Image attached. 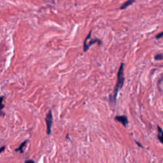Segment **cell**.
Returning <instances> with one entry per match:
<instances>
[{"instance_id":"cell-1","label":"cell","mask_w":163,"mask_h":163,"mask_svg":"<svg viewBox=\"0 0 163 163\" xmlns=\"http://www.w3.org/2000/svg\"><path fill=\"white\" fill-rule=\"evenodd\" d=\"M124 64L121 63L120 66L119 70L118 73H117V82L116 86H115L114 90H113V94L110 95V101L112 104L113 105H115L117 100V97L118 95L119 91L120 89L122 88L124 83Z\"/></svg>"},{"instance_id":"cell-7","label":"cell","mask_w":163,"mask_h":163,"mask_svg":"<svg viewBox=\"0 0 163 163\" xmlns=\"http://www.w3.org/2000/svg\"><path fill=\"white\" fill-rule=\"evenodd\" d=\"M28 142V140H26V141H23V142H22V143L20 145V146L19 147V148H16V149L15 150V152H19V151L20 152L22 153V152H23V148L26 145V144Z\"/></svg>"},{"instance_id":"cell-4","label":"cell","mask_w":163,"mask_h":163,"mask_svg":"<svg viewBox=\"0 0 163 163\" xmlns=\"http://www.w3.org/2000/svg\"><path fill=\"white\" fill-rule=\"evenodd\" d=\"M96 43H98V45H101V44H102V42H101V40H99V39L98 38L92 39L91 40H90V42H89V44H87L86 47H84V51L85 52H87V50H89V47H90L92 45H93V44H96Z\"/></svg>"},{"instance_id":"cell-11","label":"cell","mask_w":163,"mask_h":163,"mask_svg":"<svg viewBox=\"0 0 163 163\" xmlns=\"http://www.w3.org/2000/svg\"><path fill=\"white\" fill-rule=\"evenodd\" d=\"M5 146L2 147L1 148V152H3V150H4V149H5Z\"/></svg>"},{"instance_id":"cell-5","label":"cell","mask_w":163,"mask_h":163,"mask_svg":"<svg viewBox=\"0 0 163 163\" xmlns=\"http://www.w3.org/2000/svg\"><path fill=\"white\" fill-rule=\"evenodd\" d=\"M135 2V0H128L127 1L125 2L124 3H123L122 5H121V6L120 7V10H124L126 8H127L128 6H129L130 5H131L132 4H133Z\"/></svg>"},{"instance_id":"cell-6","label":"cell","mask_w":163,"mask_h":163,"mask_svg":"<svg viewBox=\"0 0 163 163\" xmlns=\"http://www.w3.org/2000/svg\"><path fill=\"white\" fill-rule=\"evenodd\" d=\"M157 129H158V134H157V138L160 141L161 143L163 144V131L161 129L160 126H157Z\"/></svg>"},{"instance_id":"cell-8","label":"cell","mask_w":163,"mask_h":163,"mask_svg":"<svg viewBox=\"0 0 163 163\" xmlns=\"http://www.w3.org/2000/svg\"><path fill=\"white\" fill-rule=\"evenodd\" d=\"M154 59L156 61H160V60H163V54H159L155 55L154 57Z\"/></svg>"},{"instance_id":"cell-10","label":"cell","mask_w":163,"mask_h":163,"mask_svg":"<svg viewBox=\"0 0 163 163\" xmlns=\"http://www.w3.org/2000/svg\"><path fill=\"white\" fill-rule=\"evenodd\" d=\"M24 163H35V162L33 160H31V159H28V160L25 161Z\"/></svg>"},{"instance_id":"cell-2","label":"cell","mask_w":163,"mask_h":163,"mask_svg":"<svg viewBox=\"0 0 163 163\" xmlns=\"http://www.w3.org/2000/svg\"><path fill=\"white\" fill-rule=\"evenodd\" d=\"M45 122L47 124V133L48 135H49L51 133V129L53 124V115L51 110L48 112L45 117Z\"/></svg>"},{"instance_id":"cell-9","label":"cell","mask_w":163,"mask_h":163,"mask_svg":"<svg viewBox=\"0 0 163 163\" xmlns=\"http://www.w3.org/2000/svg\"><path fill=\"white\" fill-rule=\"evenodd\" d=\"M163 37V32H161L160 33H159L158 34H157V35L155 36V38L157 39V40H158V39L161 38Z\"/></svg>"},{"instance_id":"cell-3","label":"cell","mask_w":163,"mask_h":163,"mask_svg":"<svg viewBox=\"0 0 163 163\" xmlns=\"http://www.w3.org/2000/svg\"><path fill=\"white\" fill-rule=\"evenodd\" d=\"M115 120L119 122L122 123L124 126L126 127L127 125L128 124V119H127V117L126 115H120V116H116L115 117Z\"/></svg>"}]
</instances>
